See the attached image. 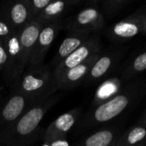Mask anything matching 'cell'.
I'll use <instances>...</instances> for the list:
<instances>
[{
	"label": "cell",
	"instance_id": "cell-1",
	"mask_svg": "<svg viewBox=\"0 0 146 146\" xmlns=\"http://www.w3.org/2000/svg\"><path fill=\"white\" fill-rule=\"evenodd\" d=\"M59 98L60 95L55 94L33 105L17 120L0 146L32 145L37 137L40 123Z\"/></svg>",
	"mask_w": 146,
	"mask_h": 146
},
{
	"label": "cell",
	"instance_id": "cell-2",
	"mask_svg": "<svg viewBox=\"0 0 146 146\" xmlns=\"http://www.w3.org/2000/svg\"><path fill=\"white\" fill-rule=\"evenodd\" d=\"M12 91L21 92L40 102L55 95L57 90L53 69L50 65L25 70Z\"/></svg>",
	"mask_w": 146,
	"mask_h": 146
},
{
	"label": "cell",
	"instance_id": "cell-3",
	"mask_svg": "<svg viewBox=\"0 0 146 146\" xmlns=\"http://www.w3.org/2000/svg\"><path fill=\"white\" fill-rule=\"evenodd\" d=\"M37 103L39 102L32 98L12 91L11 95L3 103L0 108V144L17 120Z\"/></svg>",
	"mask_w": 146,
	"mask_h": 146
},
{
	"label": "cell",
	"instance_id": "cell-4",
	"mask_svg": "<svg viewBox=\"0 0 146 146\" xmlns=\"http://www.w3.org/2000/svg\"><path fill=\"white\" fill-rule=\"evenodd\" d=\"M62 21H57L50 24L45 25L40 32L37 38L29 63L26 70L38 68L44 65L45 56L49 50L52 44L57 37L59 30L62 28Z\"/></svg>",
	"mask_w": 146,
	"mask_h": 146
},
{
	"label": "cell",
	"instance_id": "cell-5",
	"mask_svg": "<svg viewBox=\"0 0 146 146\" xmlns=\"http://www.w3.org/2000/svg\"><path fill=\"white\" fill-rule=\"evenodd\" d=\"M128 104V99L125 96H116L113 99L98 106L90 115H87L83 121L77 122L76 132L80 133L82 129L92 123L106 122L120 114Z\"/></svg>",
	"mask_w": 146,
	"mask_h": 146
},
{
	"label": "cell",
	"instance_id": "cell-6",
	"mask_svg": "<svg viewBox=\"0 0 146 146\" xmlns=\"http://www.w3.org/2000/svg\"><path fill=\"white\" fill-rule=\"evenodd\" d=\"M102 18L94 7H87L75 15L62 21V28L68 32H89L101 27Z\"/></svg>",
	"mask_w": 146,
	"mask_h": 146
},
{
	"label": "cell",
	"instance_id": "cell-7",
	"mask_svg": "<svg viewBox=\"0 0 146 146\" xmlns=\"http://www.w3.org/2000/svg\"><path fill=\"white\" fill-rule=\"evenodd\" d=\"M0 15L18 33L33 21L32 14L26 0L5 3L0 8Z\"/></svg>",
	"mask_w": 146,
	"mask_h": 146
},
{
	"label": "cell",
	"instance_id": "cell-8",
	"mask_svg": "<svg viewBox=\"0 0 146 146\" xmlns=\"http://www.w3.org/2000/svg\"><path fill=\"white\" fill-rule=\"evenodd\" d=\"M44 26L40 22L34 21L27 25L19 33L20 44V62H19V74L20 78L26 70L30 57L32 56L37 38L40 30Z\"/></svg>",
	"mask_w": 146,
	"mask_h": 146
},
{
	"label": "cell",
	"instance_id": "cell-9",
	"mask_svg": "<svg viewBox=\"0 0 146 146\" xmlns=\"http://www.w3.org/2000/svg\"><path fill=\"white\" fill-rule=\"evenodd\" d=\"M81 113L82 110L78 107L59 115L43 132V142H48L60 138H66L67 133L80 120Z\"/></svg>",
	"mask_w": 146,
	"mask_h": 146
},
{
	"label": "cell",
	"instance_id": "cell-10",
	"mask_svg": "<svg viewBox=\"0 0 146 146\" xmlns=\"http://www.w3.org/2000/svg\"><path fill=\"white\" fill-rule=\"evenodd\" d=\"M97 59L95 56L84 62L71 68L55 78L57 90L69 91L79 86L87 78L93 64Z\"/></svg>",
	"mask_w": 146,
	"mask_h": 146
},
{
	"label": "cell",
	"instance_id": "cell-11",
	"mask_svg": "<svg viewBox=\"0 0 146 146\" xmlns=\"http://www.w3.org/2000/svg\"><path fill=\"white\" fill-rule=\"evenodd\" d=\"M96 41L94 39H88L83 44L73 51L53 68L54 78L59 76L68 69H71L96 56Z\"/></svg>",
	"mask_w": 146,
	"mask_h": 146
},
{
	"label": "cell",
	"instance_id": "cell-12",
	"mask_svg": "<svg viewBox=\"0 0 146 146\" xmlns=\"http://www.w3.org/2000/svg\"><path fill=\"white\" fill-rule=\"evenodd\" d=\"M89 32H68L52 60L50 65L52 68L53 69L65 58L83 44L89 39Z\"/></svg>",
	"mask_w": 146,
	"mask_h": 146
},
{
	"label": "cell",
	"instance_id": "cell-13",
	"mask_svg": "<svg viewBox=\"0 0 146 146\" xmlns=\"http://www.w3.org/2000/svg\"><path fill=\"white\" fill-rule=\"evenodd\" d=\"M77 4H80V0H52L50 3L37 15L34 21L45 26L52 22L63 20V15Z\"/></svg>",
	"mask_w": 146,
	"mask_h": 146
},
{
	"label": "cell",
	"instance_id": "cell-14",
	"mask_svg": "<svg viewBox=\"0 0 146 146\" xmlns=\"http://www.w3.org/2000/svg\"><path fill=\"white\" fill-rule=\"evenodd\" d=\"M114 134L109 130L96 132L83 139H79L73 146H108L113 141Z\"/></svg>",
	"mask_w": 146,
	"mask_h": 146
},
{
	"label": "cell",
	"instance_id": "cell-15",
	"mask_svg": "<svg viewBox=\"0 0 146 146\" xmlns=\"http://www.w3.org/2000/svg\"><path fill=\"white\" fill-rule=\"evenodd\" d=\"M111 62V58L108 56H102L98 60L96 59L86 78V81H93L103 76L110 68Z\"/></svg>",
	"mask_w": 146,
	"mask_h": 146
},
{
	"label": "cell",
	"instance_id": "cell-16",
	"mask_svg": "<svg viewBox=\"0 0 146 146\" xmlns=\"http://www.w3.org/2000/svg\"><path fill=\"white\" fill-rule=\"evenodd\" d=\"M137 26L127 23V22H120L114 27V33L120 37H133L138 33Z\"/></svg>",
	"mask_w": 146,
	"mask_h": 146
},
{
	"label": "cell",
	"instance_id": "cell-17",
	"mask_svg": "<svg viewBox=\"0 0 146 146\" xmlns=\"http://www.w3.org/2000/svg\"><path fill=\"white\" fill-rule=\"evenodd\" d=\"M117 91V86L114 82L107 81L103 83L96 91V98L99 100H105L113 94H114Z\"/></svg>",
	"mask_w": 146,
	"mask_h": 146
},
{
	"label": "cell",
	"instance_id": "cell-18",
	"mask_svg": "<svg viewBox=\"0 0 146 146\" xmlns=\"http://www.w3.org/2000/svg\"><path fill=\"white\" fill-rule=\"evenodd\" d=\"M16 33L9 22L0 15V43L3 44L4 46L8 40Z\"/></svg>",
	"mask_w": 146,
	"mask_h": 146
},
{
	"label": "cell",
	"instance_id": "cell-19",
	"mask_svg": "<svg viewBox=\"0 0 146 146\" xmlns=\"http://www.w3.org/2000/svg\"><path fill=\"white\" fill-rule=\"evenodd\" d=\"M26 1L30 9L33 21H34L37 15L50 3L52 0H26Z\"/></svg>",
	"mask_w": 146,
	"mask_h": 146
},
{
	"label": "cell",
	"instance_id": "cell-20",
	"mask_svg": "<svg viewBox=\"0 0 146 146\" xmlns=\"http://www.w3.org/2000/svg\"><path fill=\"white\" fill-rule=\"evenodd\" d=\"M146 135V131L142 127H136L134 128L128 135L127 141L129 144H136L141 141Z\"/></svg>",
	"mask_w": 146,
	"mask_h": 146
},
{
	"label": "cell",
	"instance_id": "cell-21",
	"mask_svg": "<svg viewBox=\"0 0 146 146\" xmlns=\"http://www.w3.org/2000/svg\"><path fill=\"white\" fill-rule=\"evenodd\" d=\"M9 63V54L5 46L0 43V72L4 74Z\"/></svg>",
	"mask_w": 146,
	"mask_h": 146
},
{
	"label": "cell",
	"instance_id": "cell-22",
	"mask_svg": "<svg viewBox=\"0 0 146 146\" xmlns=\"http://www.w3.org/2000/svg\"><path fill=\"white\" fill-rule=\"evenodd\" d=\"M134 68L138 71L146 69V52L137 57L134 62Z\"/></svg>",
	"mask_w": 146,
	"mask_h": 146
},
{
	"label": "cell",
	"instance_id": "cell-23",
	"mask_svg": "<svg viewBox=\"0 0 146 146\" xmlns=\"http://www.w3.org/2000/svg\"><path fill=\"white\" fill-rule=\"evenodd\" d=\"M50 146H71V144L66 139V138H60L56 139L47 142Z\"/></svg>",
	"mask_w": 146,
	"mask_h": 146
},
{
	"label": "cell",
	"instance_id": "cell-24",
	"mask_svg": "<svg viewBox=\"0 0 146 146\" xmlns=\"http://www.w3.org/2000/svg\"><path fill=\"white\" fill-rule=\"evenodd\" d=\"M38 146H50V145H49V144H48L47 142H43L41 145H38Z\"/></svg>",
	"mask_w": 146,
	"mask_h": 146
},
{
	"label": "cell",
	"instance_id": "cell-25",
	"mask_svg": "<svg viewBox=\"0 0 146 146\" xmlns=\"http://www.w3.org/2000/svg\"><path fill=\"white\" fill-rule=\"evenodd\" d=\"M2 99H3V94H2V89L0 88V102L2 101Z\"/></svg>",
	"mask_w": 146,
	"mask_h": 146
},
{
	"label": "cell",
	"instance_id": "cell-26",
	"mask_svg": "<svg viewBox=\"0 0 146 146\" xmlns=\"http://www.w3.org/2000/svg\"><path fill=\"white\" fill-rule=\"evenodd\" d=\"M14 146H20V145H14Z\"/></svg>",
	"mask_w": 146,
	"mask_h": 146
}]
</instances>
